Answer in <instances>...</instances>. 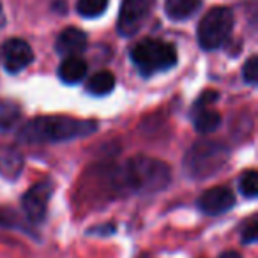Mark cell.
Listing matches in <instances>:
<instances>
[{"mask_svg":"<svg viewBox=\"0 0 258 258\" xmlns=\"http://www.w3.org/2000/svg\"><path fill=\"white\" fill-rule=\"evenodd\" d=\"M170 168L154 158L137 156L118 166L113 173V186L124 195H151L165 189L170 182Z\"/></svg>","mask_w":258,"mask_h":258,"instance_id":"6da1fadb","label":"cell"},{"mask_svg":"<svg viewBox=\"0 0 258 258\" xmlns=\"http://www.w3.org/2000/svg\"><path fill=\"white\" fill-rule=\"evenodd\" d=\"M97 129L94 120H82L73 117H37L23 125L20 140L27 144H48V142H68L92 135Z\"/></svg>","mask_w":258,"mask_h":258,"instance_id":"7a4b0ae2","label":"cell"},{"mask_svg":"<svg viewBox=\"0 0 258 258\" xmlns=\"http://www.w3.org/2000/svg\"><path fill=\"white\" fill-rule=\"evenodd\" d=\"M230 151L216 142H198L184 158L186 173L193 179H209L228 163Z\"/></svg>","mask_w":258,"mask_h":258,"instance_id":"3957f363","label":"cell"},{"mask_svg":"<svg viewBox=\"0 0 258 258\" xmlns=\"http://www.w3.org/2000/svg\"><path fill=\"white\" fill-rule=\"evenodd\" d=\"M131 60L144 76H152L172 69L177 64V50L170 43L158 39H145L131 51Z\"/></svg>","mask_w":258,"mask_h":258,"instance_id":"277c9868","label":"cell"},{"mask_svg":"<svg viewBox=\"0 0 258 258\" xmlns=\"http://www.w3.org/2000/svg\"><path fill=\"white\" fill-rule=\"evenodd\" d=\"M233 29V15L228 8H214L202 18L198 25V43L204 50L223 46Z\"/></svg>","mask_w":258,"mask_h":258,"instance_id":"5b68a950","label":"cell"},{"mask_svg":"<svg viewBox=\"0 0 258 258\" xmlns=\"http://www.w3.org/2000/svg\"><path fill=\"white\" fill-rule=\"evenodd\" d=\"M151 9L152 0H122L117 22V30L120 32V36H135L151 15Z\"/></svg>","mask_w":258,"mask_h":258,"instance_id":"8992f818","label":"cell"},{"mask_svg":"<svg viewBox=\"0 0 258 258\" xmlns=\"http://www.w3.org/2000/svg\"><path fill=\"white\" fill-rule=\"evenodd\" d=\"M53 195V182L51 180H41L34 184L25 195H23L22 207L25 211L27 218L34 223H41L46 216V209L50 204V198Z\"/></svg>","mask_w":258,"mask_h":258,"instance_id":"52a82bcc","label":"cell"},{"mask_svg":"<svg viewBox=\"0 0 258 258\" xmlns=\"http://www.w3.org/2000/svg\"><path fill=\"white\" fill-rule=\"evenodd\" d=\"M2 58H4V68L9 73H20L27 66H30V62L34 60V53L27 41L13 37L2 46Z\"/></svg>","mask_w":258,"mask_h":258,"instance_id":"ba28073f","label":"cell"},{"mask_svg":"<svg viewBox=\"0 0 258 258\" xmlns=\"http://www.w3.org/2000/svg\"><path fill=\"white\" fill-rule=\"evenodd\" d=\"M233 193L225 186L211 187L198 198V209L207 216H219L233 207Z\"/></svg>","mask_w":258,"mask_h":258,"instance_id":"9c48e42d","label":"cell"},{"mask_svg":"<svg viewBox=\"0 0 258 258\" xmlns=\"http://www.w3.org/2000/svg\"><path fill=\"white\" fill-rule=\"evenodd\" d=\"M55 50L57 53L64 55V57H78L82 51L87 50V36L80 29L69 27V29L62 30L60 36L57 37L55 43Z\"/></svg>","mask_w":258,"mask_h":258,"instance_id":"30bf717a","label":"cell"},{"mask_svg":"<svg viewBox=\"0 0 258 258\" xmlns=\"http://www.w3.org/2000/svg\"><path fill=\"white\" fill-rule=\"evenodd\" d=\"M23 170V156L16 149L9 147L0 152V175L8 180H15Z\"/></svg>","mask_w":258,"mask_h":258,"instance_id":"8fae6325","label":"cell"},{"mask_svg":"<svg viewBox=\"0 0 258 258\" xmlns=\"http://www.w3.org/2000/svg\"><path fill=\"white\" fill-rule=\"evenodd\" d=\"M87 75V64L80 57H66L58 68V78L68 85L80 83Z\"/></svg>","mask_w":258,"mask_h":258,"instance_id":"7c38bea8","label":"cell"},{"mask_svg":"<svg viewBox=\"0 0 258 258\" xmlns=\"http://www.w3.org/2000/svg\"><path fill=\"white\" fill-rule=\"evenodd\" d=\"M202 0H165V13L170 20H187L200 9Z\"/></svg>","mask_w":258,"mask_h":258,"instance_id":"4fadbf2b","label":"cell"},{"mask_svg":"<svg viewBox=\"0 0 258 258\" xmlns=\"http://www.w3.org/2000/svg\"><path fill=\"white\" fill-rule=\"evenodd\" d=\"M193 124L200 133H212L221 124V115L211 108H197L195 110Z\"/></svg>","mask_w":258,"mask_h":258,"instance_id":"5bb4252c","label":"cell"},{"mask_svg":"<svg viewBox=\"0 0 258 258\" xmlns=\"http://www.w3.org/2000/svg\"><path fill=\"white\" fill-rule=\"evenodd\" d=\"M115 87V76L110 71H99L89 80V92L94 96H106L113 90Z\"/></svg>","mask_w":258,"mask_h":258,"instance_id":"9a60e30c","label":"cell"},{"mask_svg":"<svg viewBox=\"0 0 258 258\" xmlns=\"http://www.w3.org/2000/svg\"><path fill=\"white\" fill-rule=\"evenodd\" d=\"M108 2L110 0H78L76 11L83 18H97L108 9Z\"/></svg>","mask_w":258,"mask_h":258,"instance_id":"2e32d148","label":"cell"},{"mask_svg":"<svg viewBox=\"0 0 258 258\" xmlns=\"http://www.w3.org/2000/svg\"><path fill=\"white\" fill-rule=\"evenodd\" d=\"M239 189L246 198H254L258 195V173L254 170H247L240 175Z\"/></svg>","mask_w":258,"mask_h":258,"instance_id":"e0dca14e","label":"cell"},{"mask_svg":"<svg viewBox=\"0 0 258 258\" xmlns=\"http://www.w3.org/2000/svg\"><path fill=\"white\" fill-rule=\"evenodd\" d=\"M242 76L249 85H256L258 82V57H249L247 62L244 64L242 69Z\"/></svg>","mask_w":258,"mask_h":258,"instance_id":"ac0fdd59","label":"cell"},{"mask_svg":"<svg viewBox=\"0 0 258 258\" xmlns=\"http://www.w3.org/2000/svg\"><path fill=\"white\" fill-rule=\"evenodd\" d=\"M258 237V223H256V218H251L249 221L244 225V230H242V242L246 244H251L254 242Z\"/></svg>","mask_w":258,"mask_h":258,"instance_id":"d6986e66","label":"cell"},{"mask_svg":"<svg viewBox=\"0 0 258 258\" xmlns=\"http://www.w3.org/2000/svg\"><path fill=\"white\" fill-rule=\"evenodd\" d=\"M216 99H218V92H214V90H207V92H204L200 97H198L197 104H195V110H197V108H209Z\"/></svg>","mask_w":258,"mask_h":258,"instance_id":"ffe728a7","label":"cell"},{"mask_svg":"<svg viewBox=\"0 0 258 258\" xmlns=\"http://www.w3.org/2000/svg\"><path fill=\"white\" fill-rule=\"evenodd\" d=\"M219 258H240L239 253H235V251H226V253H223Z\"/></svg>","mask_w":258,"mask_h":258,"instance_id":"44dd1931","label":"cell"},{"mask_svg":"<svg viewBox=\"0 0 258 258\" xmlns=\"http://www.w3.org/2000/svg\"><path fill=\"white\" fill-rule=\"evenodd\" d=\"M4 23H6V20H4V11H2V6H0V29L4 27Z\"/></svg>","mask_w":258,"mask_h":258,"instance_id":"7402d4cb","label":"cell"}]
</instances>
